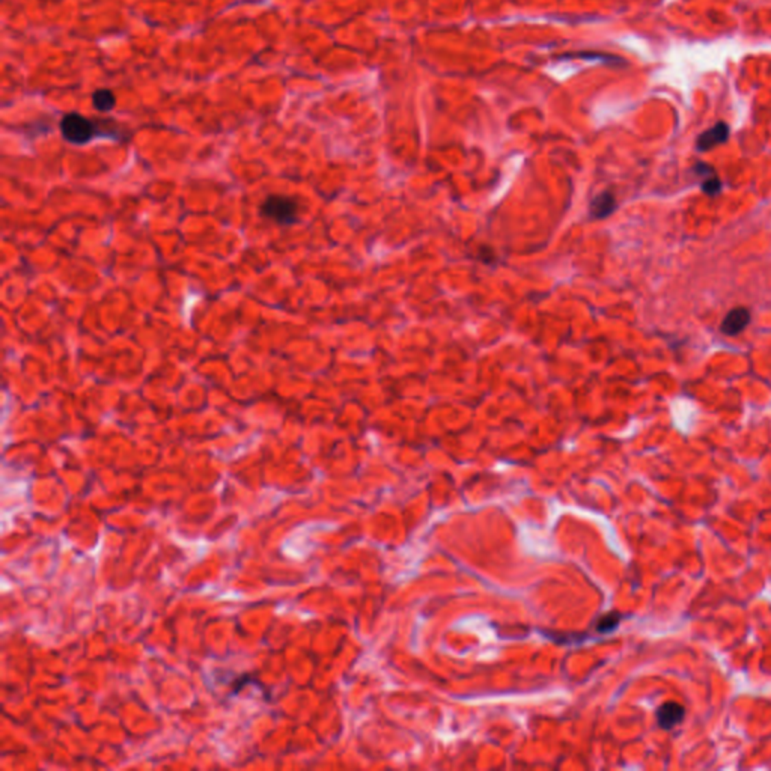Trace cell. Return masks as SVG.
Wrapping results in <instances>:
<instances>
[{
	"label": "cell",
	"mask_w": 771,
	"mask_h": 771,
	"mask_svg": "<svg viewBox=\"0 0 771 771\" xmlns=\"http://www.w3.org/2000/svg\"><path fill=\"white\" fill-rule=\"evenodd\" d=\"M261 213L277 225H294L299 220V202L285 194H270L262 202Z\"/></svg>",
	"instance_id": "cell-2"
},
{
	"label": "cell",
	"mask_w": 771,
	"mask_h": 771,
	"mask_svg": "<svg viewBox=\"0 0 771 771\" xmlns=\"http://www.w3.org/2000/svg\"><path fill=\"white\" fill-rule=\"evenodd\" d=\"M614 208H617V198H614V194L612 192H603L597 194L592 200L590 204V214L595 217V219H604V217L610 216Z\"/></svg>",
	"instance_id": "cell-6"
},
{
	"label": "cell",
	"mask_w": 771,
	"mask_h": 771,
	"mask_svg": "<svg viewBox=\"0 0 771 771\" xmlns=\"http://www.w3.org/2000/svg\"><path fill=\"white\" fill-rule=\"evenodd\" d=\"M684 715H685V710L682 705H680L678 702H666L658 708L657 722L661 728L669 730L675 728L676 725H680V723L684 720Z\"/></svg>",
	"instance_id": "cell-5"
},
{
	"label": "cell",
	"mask_w": 771,
	"mask_h": 771,
	"mask_svg": "<svg viewBox=\"0 0 771 771\" xmlns=\"http://www.w3.org/2000/svg\"><path fill=\"white\" fill-rule=\"evenodd\" d=\"M60 135L68 143L77 146L87 145L91 140L100 137V122L77 112L67 113L60 121Z\"/></svg>",
	"instance_id": "cell-1"
},
{
	"label": "cell",
	"mask_w": 771,
	"mask_h": 771,
	"mask_svg": "<svg viewBox=\"0 0 771 771\" xmlns=\"http://www.w3.org/2000/svg\"><path fill=\"white\" fill-rule=\"evenodd\" d=\"M619 621H621V617L618 613H609V614H606V617H603L601 619L598 621L597 630L599 633H610L619 625Z\"/></svg>",
	"instance_id": "cell-9"
},
{
	"label": "cell",
	"mask_w": 771,
	"mask_h": 771,
	"mask_svg": "<svg viewBox=\"0 0 771 771\" xmlns=\"http://www.w3.org/2000/svg\"><path fill=\"white\" fill-rule=\"evenodd\" d=\"M693 174L700 176V178H708V176L715 175V169L711 165H708V163L698 161L696 165L693 166Z\"/></svg>",
	"instance_id": "cell-10"
},
{
	"label": "cell",
	"mask_w": 771,
	"mask_h": 771,
	"mask_svg": "<svg viewBox=\"0 0 771 771\" xmlns=\"http://www.w3.org/2000/svg\"><path fill=\"white\" fill-rule=\"evenodd\" d=\"M750 323V310L747 308H734L723 318L720 330L722 333L728 334V336H735V334L741 333Z\"/></svg>",
	"instance_id": "cell-4"
},
{
	"label": "cell",
	"mask_w": 771,
	"mask_h": 771,
	"mask_svg": "<svg viewBox=\"0 0 771 771\" xmlns=\"http://www.w3.org/2000/svg\"><path fill=\"white\" fill-rule=\"evenodd\" d=\"M730 135V128L726 122H717L714 124L711 128L705 130L704 133H700L696 139V150L699 152L711 151L714 148H717L723 143L728 142Z\"/></svg>",
	"instance_id": "cell-3"
},
{
	"label": "cell",
	"mask_w": 771,
	"mask_h": 771,
	"mask_svg": "<svg viewBox=\"0 0 771 771\" xmlns=\"http://www.w3.org/2000/svg\"><path fill=\"white\" fill-rule=\"evenodd\" d=\"M92 106L97 108L98 112H111L116 106V95L112 89L100 88L93 91L92 93Z\"/></svg>",
	"instance_id": "cell-7"
},
{
	"label": "cell",
	"mask_w": 771,
	"mask_h": 771,
	"mask_svg": "<svg viewBox=\"0 0 771 771\" xmlns=\"http://www.w3.org/2000/svg\"><path fill=\"white\" fill-rule=\"evenodd\" d=\"M700 189H702V192L706 194V196L715 198V196H719V194L722 193L723 184H722V181H720V178L717 176V174H715V175H713V176L704 178L702 184H700Z\"/></svg>",
	"instance_id": "cell-8"
}]
</instances>
